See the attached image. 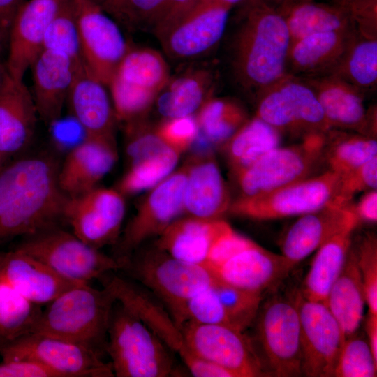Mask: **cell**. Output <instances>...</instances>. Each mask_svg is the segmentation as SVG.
I'll list each match as a JSON object with an SVG mask.
<instances>
[{
	"label": "cell",
	"instance_id": "6da1fadb",
	"mask_svg": "<svg viewBox=\"0 0 377 377\" xmlns=\"http://www.w3.org/2000/svg\"><path fill=\"white\" fill-rule=\"evenodd\" d=\"M59 166L52 156L39 154L0 169V244L64 221L67 196L58 184Z\"/></svg>",
	"mask_w": 377,
	"mask_h": 377
},
{
	"label": "cell",
	"instance_id": "7a4b0ae2",
	"mask_svg": "<svg viewBox=\"0 0 377 377\" xmlns=\"http://www.w3.org/2000/svg\"><path fill=\"white\" fill-rule=\"evenodd\" d=\"M237 13L230 45L233 78L254 101L286 75L290 37L278 8L267 0H246Z\"/></svg>",
	"mask_w": 377,
	"mask_h": 377
},
{
	"label": "cell",
	"instance_id": "3957f363",
	"mask_svg": "<svg viewBox=\"0 0 377 377\" xmlns=\"http://www.w3.org/2000/svg\"><path fill=\"white\" fill-rule=\"evenodd\" d=\"M117 302L109 287L97 289L89 283H79L45 304L33 332L76 342L103 356Z\"/></svg>",
	"mask_w": 377,
	"mask_h": 377
},
{
	"label": "cell",
	"instance_id": "277c9868",
	"mask_svg": "<svg viewBox=\"0 0 377 377\" xmlns=\"http://www.w3.org/2000/svg\"><path fill=\"white\" fill-rule=\"evenodd\" d=\"M171 350L132 312L119 302L113 308L106 353L117 377H167L175 370Z\"/></svg>",
	"mask_w": 377,
	"mask_h": 377
},
{
	"label": "cell",
	"instance_id": "5b68a950",
	"mask_svg": "<svg viewBox=\"0 0 377 377\" xmlns=\"http://www.w3.org/2000/svg\"><path fill=\"white\" fill-rule=\"evenodd\" d=\"M59 276L78 283L101 280L121 270L124 263L81 240L72 232L54 226L22 237L15 246Z\"/></svg>",
	"mask_w": 377,
	"mask_h": 377
},
{
	"label": "cell",
	"instance_id": "8992f818",
	"mask_svg": "<svg viewBox=\"0 0 377 377\" xmlns=\"http://www.w3.org/2000/svg\"><path fill=\"white\" fill-rule=\"evenodd\" d=\"M121 270L156 296L170 314L217 280L207 265L180 260L156 246L133 253L124 261Z\"/></svg>",
	"mask_w": 377,
	"mask_h": 377
},
{
	"label": "cell",
	"instance_id": "52a82bcc",
	"mask_svg": "<svg viewBox=\"0 0 377 377\" xmlns=\"http://www.w3.org/2000/svg\"><path fill=\"white\" fill-rule=\"evenodd\" d=\"M297 293L272 294L260 304L256 318L258 341L270 374L276 376L302 375Z\"/></svg>",
	"mask_w": 377,
	"mask_h": 377
},
{
	"label": "cell",
	"instance_id": "ba28073f",
	"mask_svg": "<svg viewBox=\"0 0 377 377\" xmlns=\"http://www.w3.org/2000/svg\"><path fill=\"white\" fill-rule=\"evenodd\" d=\"M255 102V116L282 135L302 139L331 129L314 91L301 78L286 74Z\"/></svg>",
	"mask_w": 377,
	"mask_h": 377
},
{
	"label": "cell",
	"instance_id": "9c48e42d",
	"mask_svg": "<svg viewBox=\"0 0 377 377\" xmlns=\"http://www.w3.org/2000/svg\"><path fill=\"white\" fill-rule=\"evenodd\" d=\"M325 134H312L300 143L279 146L235 175L240 197L260 195L311 177L323 160Z\"/></svg>",
	"mask_w": 377,
	"mask_h": 377
},
{
	"label": "cell",
	"instance_id": "30bf717a",
	"mask_svg": "<svg viewBox=\"0 0 377 377\" xmlns=\"http://www.w3.org/2000/svg\"><path fill=\"white\" fill-rule=\"evenodd\" d=\"M340 176L330 170L230 204L237 215L268 220L302 216L338 203Z\"/></svg>",
	"mask_w": 377,
	"mask_h": 377
},
{
	"label": "cell",
	"instance_id": "8fae6325",
	"mask_svg": "<svg viewBox=\"0 0 377 377\" xmlns=\"http://www.w3.org/2000/svg\"><path fill=\"white\" fill-rule=\"evenodd\" d=\"M2 361L31 360L54 371L59 377L114 376L111 363L82 344L62 338L31 332L0 352Z\"/></svg>",
	"mask_w": 377,
	"mask_h": 377
},
{
	"label": "cell",
	"instance_id": "7c38bea8",
	"mask_svg": "<svg viewBox=\"0 0 377 377\" xmlns=\"http://www.w3.org/2000/svg\"><path fill=\"white\" fill-rule=\"evenodd\" d=\"M71 3L83 64L108 86L130 46L116 22L94 0H71Z\"/></svg>",
	"mask_w": 377,
	"mask_h": 377
},
{
	"label": "cell",
	"instance_id": "4fadbf2b",
	"mask_svg": "<svg viewBox=\"0 0 377 377\" xmlns=\"http://www.w3.org/2000/svg\"><path fill=\"white\" fill-rule=\"evenodd\" d=\"M180 330L186 350L226 368L235 377L267 376L251 341L242 331L193 321L182 323Z\"/></svg>",
	"mask_w": 377,
	"mask_h": 377
},
{
	"label": "cell",
	"instance_id": "5bb4252c",
	"mask_svg": "<svg viewBox=\"0 0 377 377\" xmlns=\"http://www.w3.org/2000/svg\"><path fill=\"white\" fill-rule=\"evenodd\" d=\"M125 212L124 195L118 189L97 186L67 197L63 217L74 235L101 249L118 242Z\"/></svg>",
	"mask_w": 377,
	"mask_h": 377
},
{
	"label": "cell",
	"instance_id": "9a60e30c",
	"mask_svg": "<svg viewBox=\"0 0 377 377\" xmlns=\"http://www.w3.org/2000/svg\"><path fill=\"white\" fill-rule=\"evenodd\" d=\"M187 170L182 168L155 186L117 242L114 257L124 262L145 240L159 235L177 219L184 210Z\"/></svg>",
	"mask_w": 377,
	"mask_h": 377
},
{
	"label": "cell",
	"instance_id": "2e32d148",
	"mask_svg": "<svg viewBox=\"0 0 377 377\" xmlns=\"http://www.w3.org/2000/svg\"><path fill=\"white\" fill-rule=\"evenodd\" d=\"M297 305L302 374L309 377L334 376L346 339L341 327L325 303L309 300L298 291Z\"/></svg>",
	"mask_w": 377,
	"mask_h": 377
},
{
	"label": "cell",
	"instance_id": "e0dca14e",
	"mask_svg": "<svg viewBox=\"0 0 377 377\" xmlns=\"http://www.w3.org/2000/svg\"><path fill=\"white\" fill-rule=\"evenodd\" d=\"M230 10L218 3L200 0L158 37L163 50L177 60L209 52L223 37Z\"/></svg>",
	"mask_w": 377,
	"mask_h": 377
},
{
	"label": "cell",
	"instance_id": "ac0fdd59",
	"mask_svg": "<svg viewBox=\"0 0 377 377\" xmlns=\"http://www.w3.org/2000/svg\"><path fill=\"white\" fill-rule=\"evenodd\" d=\"M301 79L314 91L331 129L376 138V110H367L362 92L332 74Z\"/></svg>",
	"mask_w": 377,
	"mask_h": 377
},
{
	"label": "cell",
	"instance_id": "d6986e66",
	"mask_svg": "<svg viewBox=\"0 0 377 377\" xmlns=\"http://www.w3.org/2000/svg\"><path fill=\"white\" fill-rule=\"evenodd\" d=\"M64 0H29L18 10L10 28L6 66L10 77L23 81L26 71L42 49L50 22Z\"/></svg>",
	"mask_w": 377,
	"mask_h": 377
},
{
	"label": "cell",
	"instance_id": "ffe728a7",
	"mask_svg": "<svg viewBox=\"0 0 377 377\" xmlns=\"http://www.w3.org/2000/svg\"><path fill=\"white\" fill-rule=\"evenodd\" d=\"M117 160L114 138L85 136L59 163L58 184L67 197L96 187Z\"/></svg>",
	"mask_w": 377,
	"mask_h": 377
},
{
	"label": "cell",
	"instance_id": "44dd1931",
	"mask_svg": "<svg viewBox=\"0 0 377 377\" xmlns=\"http://www.w3.org/2000/svg\"><path fill=\"white\" fill-rule=\"evenodd\" d=\"M80 68L64 53L47 49H42L32 61L29 67L33 78L31 93L38 119L46 125L54 124L61 117L75 72Z\"/></svg>",
	"mask_w": 377,
	"mask_h": 377
},
{
	"label": "cell",
	"instance_id": "7402d4cb",
	"mask_svg": "<svg viewBox=\"0 0 377 377\" xmlns=\"http://www.w3.org/2000/svg\"><path fill=\"white\" fill-rule=\"evenodd\" d=\"M294 267L283 255L253 242L212 270L220 281L263 293L284 279Z\"/></svg>",
	"mask_w": 377,
	"mask_h": 377
},
{
	"label": "cell",
	"instance_id": "603a6c76",
	"mask_svg": "<svg viewBox=\"0 0 377 377\" xmlns=\"http://www.w3.org/2000/svg\"><path fill=\"white\" fill-rule=\"evenodd\" d=\"M112 273L100 281L109 287L117 302L154 332L174 353L185 349L182 333L164 304L151 291L131 279Z\"/></svg>",
	"mask_w": 377,
	"mask_h": 377
},
{
	"label": "cell",
	"instance_id": "cb8c5ba5",
	"mask_svg": "<svg viewBox=\"0 0 377 377\" xmlns=\"http://www.w3.org/2000/svg\"><path fill=\"white\" fill-rule=\"evenodd\" d=\"M359 219L348 206L330 205L302 215L281 244L282 255L295 266L334 235L354 230Z\"/></svg>",
	"mask_w": 377,
	"mask_h": 377
},
{
	"label": "cell",
	"instance_id": "d4e9b609",
	"mask_svg": "<svg viewBox=\"0 0 377 377\" xmlns=\"http://www.w3.org/2000/svg\"><path fill=\"white\" fill-rule=\"evenodd\" d=\"M0 280L28 300L42 306L79 283L59 276L15 247L0 251Z\"/></svg>",
	"mask_w": 377,
	"mask_h": 377
},
{
	"label": "cell",
	"instance_id": "484cf974",
	"mask_svg": "<svg viewBox=\"0 0 377 377\" xmlns=\"http://www.w3.org/2000/svg\"><path fill=\"white\" fill-rule=\"evenodd\" d=\"M38 119L31 91L9 77L0 89V156L6 163L29 145Z\"/></svg>",
	"mask_w": 377,
	"mask_h": 377
},
{
	"label": "cell",
	"instance_id": "4316f807",
	"mask_svg": "<svg viewBox=\"0 0 377 377\" xmlns=\"http://www.w3.org/2000/svg\"><path fill=\"white\" fill-rule=\"evenodd\" d=\"M355 29L320 32L290 43L286 74L311 78L332 74Z\"/></svg>",
	"mask_w": 377,
	"mask_h": 377
},
{
	"label": "cell",
	"instance_id": "83f0119b",
	"mask_svg": "<svg viewBox=\"0 0 377 377\" xmlns=\"http://www.w3.org/2000/svg\"><path fill=\"white\" fill-rule=\"evenodd\" d=\"M104 86L84 66L76 71L66 101L85 136L114 138L117 119Z\"/></svg>",
	"mask_w": 377,
	"mask_h": 377
},
{
	"label": "cell",
	"instance_id": "f1b7e54d",
	"mask_svg": "<svg viewBox=\"0 0 377 377\" xmlns=\"http://www.w3.org/2000/svg\"><path fill=\"white\" fill-rule=\"evenodd\" d=\"M187 168L184 210L193 217L219 219L231 203L216 161L210 156L200 158Z\"/></svg>",
	"mask_w": 377,
	"mask_h": 377
},
{
	"label": "cell",
	"instance_id": "f546056e",
	"mask_svg": "<svg viewBox=\"0 0 377 377\" xmlns=\"http://www.w3.org/2000/svg\"><path fill=\"white\" fill-rule=\"evenodd\" d=\"M226 223L193 216L176 219L158 235L156 246L180 260L206 265L212 244Z\"/></svg>",
	"mask_w": 377,
	"mask_h": 377
},
{
	"label": "cell",
	"instance_id": "4dcf8cb0",
	"mask_svg": "<svg viewBox=\"0 0 377 377\" xmlns=\"http://www.w3.org/2000/svg\"><path fill=\"white\" fill-rule=\"evenodd\" d=\"M366 302L364 289L351 245L341 272L332 285L325 304L341 327L345 337L356 333Z\"/></svg>",
	"mask_w": 377,
	"mask_h": 377
},
{
	"label": "cell",
	"instance_id": "1f68e13d",
	"mask_svg": "<svg viewBox=\"0 0 377 377\" xmlns=\"http://www.w3.org/2000/svg\"><path fill=\"white\" fill-rule=\"evenodd\" d=\"M213 87V75L205 68L170 77L156 98L158 110L166 119L193 115L211 97Z\"/></svg>",
	"mask_w": 377,
	"mask_h": 377
},
{
	"label": "cell",
	"instance_id": "d6a6232c",
	"mask_svg": "<svg viewBox=\"0 0 377 377\" xmlns=\"http://www.w3.org/2000/svg\"><path fill=\"white\" fill-rule=\"evenodd\" d=\"M353 230H347L334 235L318 249L300 290L304 298L325 303L346 260Z\"/></svg>",
	"mask_w": 377,
	"mask_h": 377
},
{
	"label": "cell",
	"instance_id": "836d02e7",
	"mask_svg": "<svg viewBox=\"0 0 377 377\" xmlns=\"http://www.w3.org/2000/svg\"><path fill=\"white\" fill-rule=\"evenodd\" d=\"M277 8L286 21L290 43L313 34L355 29L347 13L334 2L313 0Z\"/></svg>",
	"mask_w": 377,
	"mask_h": 377
},
{
	"label": "cell",
	"instance_id": "e575fe53",
	"mask_svg": "<svg viewBox=\"0 0 377 377\" xmlns=\"http://www.w3.org/2000/svg\"><path fill=\"white\" fill-rule=\"evenodd\" d=\"M282 134L254 116L227 141L226 152L235 175L250 167L269 151L280 146Z\"/></svg>",
	"mask_w": 377,
	"mask_h": 377
},
{
	"label": "cell",
	"instance_id": "d590c367",
	"mask_svg": "<svg viewBox=\"0 0 377 377\" xmlns=\"http://www.w3.org/2000/svg\"><path fill=\"white\" fill-rule=\"evenodd\" d=\"M198 134L193 144L200 148L227 142L248 120L245 110L233 100L208 98L195 117Z\"/></svg>",
	"mask_w": 377,
	"mask_h": 377
},
{
	"label": "cell",
	"instance_id": "8d00e7d4",
	"mask_svg": "<svg viewBox=\"0 0 377 377\" xmlns=\"http://www.w3.org/2000/svg\"><path fill=\"white\" fill-rule=\"evenodd\" d=\"M377 156L376 138L355 132L330 129L325 134L323 160L339 176Z\"/></svg>",
	"mask_w": 377,
	"mask_h": 377
},
{
	"label": "cell",
	"instance_id": "74e56055",
	"mask_svg": "<svg viewBox=\"0 0 377 377\" xmlns=\"http://www.w3.org/2000/svg\"><path fill=\"white\" fill-rule=\"evenodd\" d=\"M332 75L364 94L374 91L377 84V38L364 37L355 31Z\"/></svg>",
	"mask_w": 377,
	"mask_h": 377
},
{
	"label": "cell",
	"instance_id": "f35d334b",
	"mask_svg": "<svg viewBox=\"0 0 377 377\" xmlns=\"http://www.w3.org/2000/svg\"><path fill=\"white\" fill-rule=\"evenodd\" d=\"M42 309L0 280V352L33 332Z\"/></svg>",
	"mask_w": 377,
	"mask_h": 377
},
{
	"label": "cell",
	"instance_id": "ab89813d",
	"mask_svg": "<svg viewBox=\"0 0 377 377\" xmlns=\"http://www.w3.org/2000/svg\"><path fill=\"white\" fill-rule=\"evenodd\" d=\"M114 75L158 94L171 77L168 63L159 52L131 47Z\"/></svg>",
	"mask_w": 377,
	"mask_h": 377
},
{
	"label": "cell",
	"instance_id": "60d3db41",
	"mask_svg": "<svg viewBox=\"0 0 377 377\" xmlns=\"http://www.w3.org/2000/svg\"><path fill=\"white\" fill-rule=\"evenodd\" d=\"M179 153L170 147L130 164L117 188L123 195L155 186L175 169Z\"/></svg>",
	"mask_w": 377,
	"mask_h": 377
},
{
	"label": "cell",
	"instance_id": "b9f144b4",
	"mask_svg": "<svg viewBox=\"0 0 377 377\" xmlns=\"http://www.w3.org/2000/svg\"><path fill=\"white\" fill-rule=\"evenodd\" d=\"M42 49L64 53L77 68L84 66L71 0L63 1L59 11L47 29Z\"/></svg>",
	"mask_w": 377,
	"mask_h": 377
},
{
	"label": "cell",
	"instance_id": "7bdbcfd3",
	"mask_svg": "<svg viewBox=\"0 0 377 377\" xmlns=\"http://www.w3.org/2000/svg\"><path fill=\"white\" fill-rule=\"evenodd\" d=\"M214 288L230 326L243 332L256 319L263 293L241 289L218 279Z\"/></svg>",
	"mask_w": 377,
	"mask_h": 377
},
{
	"label": "cell",
	"instance_id": "ee69618b",
	"mask_svg": "<svg viewBox=\"0 0 377 377\" xmlns=\"http://www.w3.org/2000/svg\"><path fill=\"white\" fill-rule=\"evenodd\" d=\"M117 119L125 124L138 121L149 109L158 94L115 75L109 84Z\"/></svg>",
	"mask_w": 377,
	"mask_h": 377
},
{
	"label": "cell",
	"instance_id": "f6af8a7d",
	"mask_svg": "<svg viewBox=\"0 0 377 377\" xmlns=\"http://www.w3.org/2000/svg\"><path fill=\"white\" fill-rule=\"evenodd\" d=\"M171 316L179 329L187 321L230 326L214 284L185 301Z\"/></svg>",
	"mask_w": 377,
	"mask_h": 377
},
{
	"label": "cell",
	"instance_id": "bcb514c9",
	"mask_svg": "<svg viewBox=\"0 0 377 377\" xmlns=\"http://www.w3.org/2000/svg\"><path fill=\"white\" fill-rule=\"evenodd\" d=\"M377 362L368 341L355 334L346 337L334 371L336 377L376 376Z\"/></svg>",
	"mask_w": 377,
	"mask_h": 377
},
{
	"label": "cell",
	"instance_id": "7dc6e473",
	"mask_svg": "<svg viewBox=\"0 0 377 377\" xmlns=\"http://www.w3.org/2000/svg\"><path fill=\"white\" fill-rule=\"evenodd\" d=\"M169 0H124L123 22L159 36L165 27Z\"/></svg>",
	"mask_w": 377,
	"mask_h": 377
},
{
	"label": "cell",
	"instance_id": "c3c4849f",
	"mask_svg": "<svg viewBox=\"0 0 377 377\" xmlns=\"http://www.w3.org/2000/svg\"><path fill=\"white\" fill-rule=\"evenodd\" d=\"M361 274L369 313L377 315V239L367 233L353 246Z\"/></svg>",
	"mask_w": 377,
	"mask_h": 377
},
{
	"label": "cell",
	"instance_id": "681fc988",
	"mask_svg": "<svg viewBox=\"0 0 377 377\" xmlns=\"http://www.w3.org/2000/svg\"><path fill=\"white\" fill-rule=\"evenodd\" d=\"M376 187L377 156L340 176L339 205L348 206L356 193L376 189Z\"/></svg>",
	"mask_w": 377,
	"mask_h": 377
},
{
	"label": "cell",
	"instance_id": "f907efd6",
	"mask_svg": "<svg viewBox=\"0 0 377 377\" xmlns=\"http://www.w3.org/2000/svg\"><path fill=\"white\" fill-rule=\"evenodd\" d=\"M155 132L166 145L180 154L193 144L198 134V126L193 115L169 118Z\"/></svg>",
	"mask_w": 377,
	"mask_h": 377
},
{
	"label": "cell",
	"instance_id": "816d5d0a",
	"mask_svg": "<svg viewBox=\"0 0 377 377\" xmlns=\"http://www.w3.org/2000/svg\"><path fill=\"white\" fill-rule=\"evenodd\" d=\"M347 13L362 36L377 38V0H332Z\"/></svg>",
	"mask_w": 377,
	"mask_h": 377
},
{
	"label": "cell",
	"instance_id": "f5cc1de1",
	"mask_svg": "<svg viewBox=\"0 0 377 377\" xmlns=\"http://www.w3.org/2000/svg\"><path fill=\"white\" fill-rule=\"evenodd\" d=\"M253 242L251 239L237 233L228 223H226L212 244L206 265L213 269Z\"/></svg>",
	"mask_w": 377,
	"mask_h": 377
},
{
	"label": "cell",
	"instance_id": "db71d44e",
	"mask_svg": "<svg viewBox=\"0 0 377 377\" xmlns=\"http://www.w3.org/2000/svg\"><path fill=\"white\" fill-rule=\"evenodd\" d=\"M0 377H59L53 371L31 360L2 361Z\"/></svg>",
	"mask_w": 377,
	"mask_h": 377
},
{
	"label": "cell",
	"instance_id": "11a10c76",
	"mask_svg": "<svg viewBox=\"0 0 377 377\" xmlns=\"http://www.w3.org/2000/svg\"><path fill=\"white\" fill-rule=\"evenodd\" d=\"M189 372L195 377H235L226 368L185 350L179 355Z\"/></svg>",
	"mask_w": 377,
	"mask_h": 377
},
{
	"label": "cell",
	"instance_id": "9f6ffc18",
	"mask_svg": "<svg viewBox=\"0 0 377 377\" xmlns=\"http://www.w3.org/2000/svg\"><path fill=\"white\" fill-rule=\"evenodd\" d=\"M351 210L359 221L376 223L377 221V192L376 189L368 191L361 198L357 205Z\"/></svg>",
	"mask_w": 377,
	"mask_h": 377
},
{
	"label": "cell",
	"instance_id": "6f0895ef",
	"mask_svg": "<svg viewBox=\"0 0 377 377\" xmlns=\"http://www.w3.org/2000/svg\"><path fill=\"white\" fill-rule=\"evenodd\" d=\"M199 1L200 0H169L166 25L161 34L190 11Z\"/></svg>",
	"mask_w": 377,
	"mask_h": 377
},
{
	"label": "cell",
	"instance_id": "680465c9",
	"mask_svg": "<svg viewBox=\"0 0 377 377\" xmlns=\"http://www.w3.org/2000/svg\"><path fill=\"white\" fill-rule=\"evenodd\" d=\"M24 0H0V24L9 30Z\"/></svg>",
	"mask_w": 377,
	"mask_h": 377
},
{
	"label": "cell",
	"instance_id": "91938a15",
	"mask_svg": "<svg viewBox=\"0 0 377 377\" xmlns=\"http://www.w3.org/2000/svg\"><path fill=\"white\" fill-rule=\"evenodd\" d=\"M365 331L371 353L377 362V315L368 314L365 321Z\"/></svg>",
	"mask_w": 377,
	"mask_h": 377
},
{
	"label": "cell",
	"instance_id": "94428289",
	"mask_svg": "<svg viewBox=\"0 0 377 377\" xmlns=\"http://www.w3.org/2000/svg\"><path fill=\"white\" fill-rule=\"evenodd\" d=\"M105 12L110 14L117 20L123 22L124 0H94Z\"/></svg>",
	"mask_w": 377,
	"mask_h": 377
},
{
	"label": "cell",
	"instance_id": "6125c7cd",
	"mask_svg": "<svg viewBox=\"0 0 377 377\" xmlns=\"http://www.w3.org/2000/svg\"><path fill=\"white\" fill-rule=\"evenodd\" d=\"M9 30L0 24V57L8 43Z\"/></svg>",
	"mask_w": 377,
	"mask_h": 377
},
{
	"label": "cell",
	"instance_id": "be15d7a7",
	"mask_svg": "<svg viewBox=\"0 0 377 377\" xmlns=\"http://www.w3.org/2000/svg\"><path fill=\"white\" fill-rule=\"evenodd\" d=\"M218 3L232 9L235 6H239L246 0H202Z\"/></svg>",
	"mask_w": 377,
	"mask_h": 377
},
{
	"label": "cell",
	"instance_id": "e7e4bbea",
	"mask_svg": "<svg viewBox=\"0 0 377 377\" xmlns=\"http://www.w3.org/2000/svg\"><path fill=\"white\" fill-rule=\"evenodd\" d=\"M10 77L6 64L0 62V89L6 83L8 77Z\"/></svg>",
	"mask_w": 377,
	"mask_h": 377
},
{
	"label": "cell",
	"instance_id": "03108f58",
	"mask_svg": "<svg viewBox=\"0 0 377 377\" xmlns=\"http://www.w3.org/2000/svg\"><path fill=\"white\" fill-rule=\"evenodd\" d=\"M272 3L274 4L276 6H286L303 1H309L313 0H267Z\"/></svg>",
	"mask_w": 377,
	"mask_h": 377
},
{
	"label": "cell",
	"instance_id": "003e7915",
	"mask_svg": "<svg viewBox=\"0 0 377 377\" xmlns=\"http://www.w3.org/2000/svg\"><path fill=\"white\" fill-rule=\"evenodd\" d=\"M6 163V162L0 156V169Z\"/></svg>",
	"mask_w": 377,
	"mask_h": 377
}]
</instances>
